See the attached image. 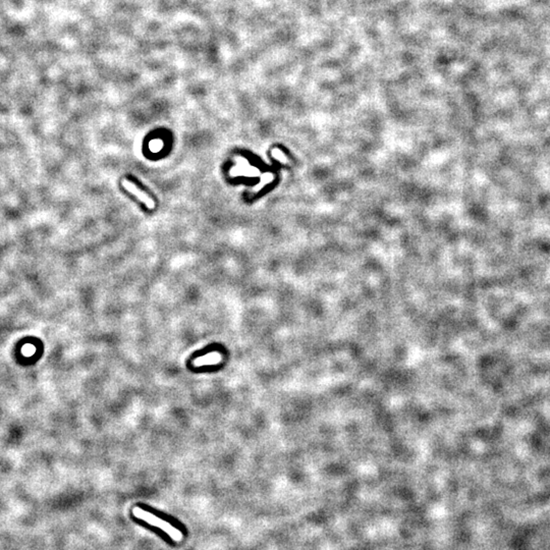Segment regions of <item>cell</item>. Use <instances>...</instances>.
<instances>
[{"mask_svg":"<svg viewBox=\"0 0 550 550\" xmlns=\"http://www.w3.org/2000/svg\"><path fill=\"white\" fill-rule=\"evenodd\" d=\"M132 514L136 518L146 520L148 524H150L151 526L162 529V531H164L165 533H168L174 540H176L178 542L182 541V532L178 529L172 526L170 522H165L162 518H160L158 516H155L154 514L148 512H146L142 508H136L132 510Z\"/></svg>","mask_w":550,"mask_h":550,"instance_id":"6da1fadb","label":"cell"},{"mask_svg":"<svg viewBox=\"0 0 550 550\" xmlns=\"http://www.w3.org/2000/svg\"><path fill=\"white\" fill-rule=\"evenodd\" d=\"M122 184V186L126 188V190H128V192H130L132 195H134V197H136L138 199H139L141 202H143L148 209H154L155 208L154 200L149 195H147L146 192H142L139 188H138L136 186H134L132 182H130L128 180H124Z\"/></svg>","mask_w":550,"mask_h":550,"instance_id":"7a4b0ae2","label":"cell"}]
</instances>
